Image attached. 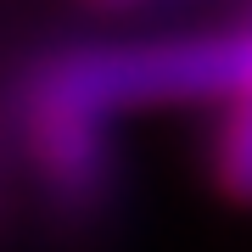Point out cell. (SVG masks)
<instances>
[{
    "mask_svg": "<svg viewBox=\"0 0 252 252\" xmlns=\"http://www.w3.org/2000/svg\"><path fill=\"white\" fill-rule=\"evenodd\" d=\"M247 79V28L190 39H129V45H79L34 67L28 101L101 118L124 107L168 101H230Z\"/></svg>",
    "mask_w": 252,
    "mask_h": 252,
    "instance_id": "obj_1",
    "label": "cell"
},
{
    "mask_svg": "<svg viewBox=\"0 0 252 252\" xmlns=\"http://www.w3.org/2000/svg\"><path fill=\"white\" fill-rule=\"evenodd\" d=\"M28 152H34L39 174L67 202H90L112 180V140H107L101 118L62 112V107H34L28 101Z\"/></svg>",
    "mask_w": 252,
    "mask_h": 252,
    "instance_id": "obj_2",
    "label": "cell"
},
{
    "mask_svg": "<svg viewBox=\"0 0 252 252\" xmlns=\"http://www.w3.org/2000/svg\"><path fill=\"white\" fill-rule=\"evenodd\" d=\"M213 168H219V185L230 196L252 202V23H247V79L224 101V124H219V140H213Z\"/></svg>",
    "mask_w": 252,
    "mask_h": 252,
    "instance_id": "obj_3",
    "label": "cell"
},
{
    "mask_svg": "<svg viewBox=\"0 0 252 252\" xmlns=\"http://www.w3.org/2000/svg\"><path fill=\"white\" fill-rule=\"evenodd\" d=\"M101 11H124V6H135V0H95Z\"/></svg>",
    "mask_w": 252,
    "mask_h": 252,
    "instance_id": "obj_4",
    "label": "cell"
}]
</instances>
